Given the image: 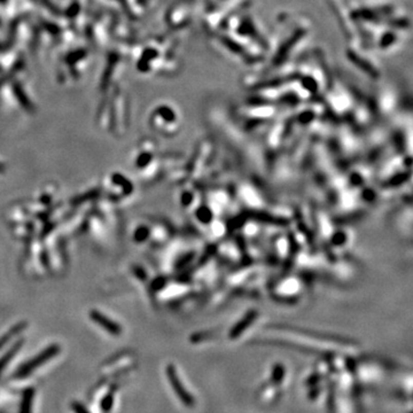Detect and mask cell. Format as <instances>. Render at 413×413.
Wrapping results in <instances>:
<instances>
[{
    "label": "cell",
    "mask_w": 413,
    "mask_h": 413,
    "mask_svg": "<svg viewBox=\"0 0 413 413\" xmlns=\"http://www.w3.org/2000/svg\"><path fill=\"white\" fill-rule=\"evenodd\" d=\"M59 351H60V347H59L58 344H53V346L46 348L45 350H43L38 356L33 357L30 362L23 364V365L20 367V370L16 372L15 377L20 379L28 377L30 373L36 370V368L50 361L54 356H57Z\"/></svg>",
    "instance_id": "1"
},
{
    "label": "cell",
    "mask_w": 413,
    "mask_h": 413,
    "mask_svg": "<svg viewBox=\"0 0 413 413\" xmlns=\"http://www.w3.org/2000/svg\"><path fill=\"white\" fill-rule=\"evenodd\" d=\"M169 377V381L172 386V389L176 391L177 396H178L179 400L184 403L186 406H194V398L191 396L190 392L185 389V387H183L181 382L179 380V377L177 374V372L175 370L174 366H169L168 370H166Z\"/></svg>",
    "instance_id": "2"
},
{
    "label": "cell",
    "mask_w": 413,
    "mask_h": 413,
    "mask_svg": "<svg viewBox=\"0 0 413 413\" xmlns=\"http://www.w3.org/2000/svg\"><path fill=\"white\" fill-rule=\"evenodd\" d=\"M90 317L93 322L101 326L102 328H105L108 333L112 334V335H120L121 334V327L117 325L116 323L112 322L111 319L106 317L105 314H102L101 312L93 310V311L90 312Z\"/></svg>",
    "instance_id": "3"
},
{
    "label": "cell",
    "mask_w": 413,
    "mask_h": 413,
    "mask_svg": "<svg viewBox=\"0 0 413 413\" xmlns=\"http://www.w3.org/2000/svg\"><path fill=\"white\" fill-rule=\"evenodd\" d=\"M21 346H22V342H17L16 344H14L12 349H9V350L5 353L2 358H0V374H2L3 371L5 370V367L7 366V364L12 361L14 355H15V353L20 350Z\"/></svg>",
    "instance_id": "4"
},
{
    "label": "cell",
    "mask_w": 413,
    "mask_h": 413,
    "mask_svg": "<svg viewBox=\"0 0 413 413\" xmlns=\"http://www.w3.org/2000/svg\"><path fill=\"white\" fill-rule=\"evenodd\" d=\"M26 327H27V323H20V324H17V325H15V326L9 329V331L6 334H5V335L2 339H0V348L4 347L5 344H6L9 340H11L12 337L17 335L18 333H21Z\"/></svg>",
    "instance_id": "5"
},
{
    "label": "cell",
    "mask_w": 413,
    "mask_h": 413,
    "mask_svg": "<svg viewBox=\"0 0 413 413\" xmlns=\"http://www.w3.org/2000/svg\"><path fill=\"white\" fill-rule=\"evenodd\" d=\"M112 180H114L116 184L121 185L122 187H123V191H124L126 194L130 193V192L132 191V185H131V183H130V181L127 180L126 178H124V177H123V176H121V175H115L114 177H112Z\"/></svg>",
    "instance_id": "6"
},
{
    "label": "cell",
    "mask_w": 413,
    "mask_h": 413,
    "mask_svg": "<svg viewBox=\"0 0 413 413\" xmlns=\"http://www.w3.org/2000/svg\"><path fill=\"white\" fill-rule=\"evenodd\" d=\"M31 401H32V391L26 392V395H24V398H23V402H22L21 413H30Z\"/></svg>",
    "instance_id": "7"
},
{
    "label": "cell",
    "mask_w": 413,
    "mask_h": 413,
    "mask_svg": "<svg viewBox=\"0 0 413 413\" xmlns=\"http://www.w3.org/2000/svg\"><path fill=\"white\" fill-rule=\"evenodd\" d=\"M147 231L145 230V229H141V230H139L137 232V235H136V238H137V240H144L145 239V237L147 235Z\"/></svg>",
    "instance_id": "8"
},
{
    "label": "cell",
    "mask_w": 413,
    "mask_h": 413,
    "mask_svg": "<svg viewBox=\"0 0 413 413\" xmlns=\"http://www.w3.org/2000/svg\"><path fill=\"white\" fill-rule=\"evenodd\" d=\"M75 410L77 413H87V411L84 409V407H82L80 404H75Z\"/></svg>",
    "instance_id": "9"
},
{
    "label": "cell",
    "mask_w": 413,
    "mask_h": 413,
    "mask_svg": "<svg viewBox=\"0 0 413 413\" xmlns=\"http://www.w3.org/2000/svg\"><path fill=\"white\" fill-rule=\"evenodd\" d=\"M0 170H3V166H2V164H0Z\"/></svg>",
    "instance_id": "10"
}]
</instances>
